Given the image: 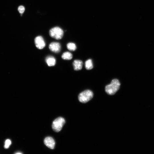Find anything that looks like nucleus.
<instances>
[{
  "mask_svg": "<svg viewBox=\"0 0 154 154\" xmlns=\"http://www.w3.org/2000/svg\"><path fill=\"white\" fill-rule=\"evenodd\" d=\"M49 48L52 52L57 53L59 52L60 51L61 45L59 42H53L50 44Z\"/></svg>",
  "mask_w": 154,
  "mask_h": 154,
  "instance_id": "nucleus-6",
  "label": "nucleus"
},
{
  "mask_svg": "<svg viewBox=\"0 0 154 154\" xmlns=\"http://www.w3.org/2000/svg\"><path fill=\"white\" fill-rule=\"evenodd\" d=\"M61 57L63 59L70 60L72 58V55L71 53L68 52H66L62 54Z\"/></svg>",
  "mask_w": 154,
  "mask_h": 154,
  "instance_id": "nucleus-10",
  "label": "nucleus"
},
{
  "mask_svg": "<svg viewBox=\"0 0 154 154\" xmlns=\"http://www.w3.org/2000/svg\"><path fill=\"white\" fill-rule=\"evenodd\" d=\"M49 33L51 37L57 40L61 39L64 34L62 30L58 27L52 28L50 30Z\"/></svg>",
  "mask_w": 154,
  "mask_h": 154,
  "instance_id": "nucleus-4",
  "label": "nucleus"
},
{
  "mask_svg": "<svg viewBox=\"0 0 154 154\" xmlns=\"http://www.w3.org/2000/svg\"><path fill=\"white\" fill-rule=\"evenodd\" d=\"M120 85V83L118 80L114 79L110 84L106 86L105 91L109 95H114L119 89Z\"/></svg>",
  "mask_w": 154,
  "mask_h": 154,
  "instance_id": "nucleus-1",
  "label": "nucleus"
},
{
  "mask_svg": "<svg viewBox=\"0 0 154 154\" xmlns=\"http://www.w3.org/2000/svg\"><path fill=\"white\" fill-rule=\"evenodd\" d=\"M45 145L49 148L53 149L54 147L55 142L52 138L50 137H46L44 140Z\"/></svg>",
  "mask_w": 154,
  "mask_h": 154,
  "instance_id": "nucleus-7",
  "label": "nucleus"
},
{
  "mask_svg": "<svg viewBox=\"0 0 154 154\" xmlns=\"http://www.w3.org/2000/svg\"><path fill=\"white\" fill-rule=\"evenodd\" d=\"M67 47L69 50L72 51L75 50L76 48V44L72 42H70L67 44Z\"/></svg>",
  "mask_w": 154,
  "mask_h": 154,
  "instance_id": "nucleus-12",
  "label": "nucleus"
},
{
  "mask_svg": "<svg viewBox=\"0 0 154 154\" xmlns=\"http://www.w3.org/2000/svg\"><path fill=\"white\" fill-rule=\"evenodd\" d=\"M45 60L46 63L49 66H53L55 64L56 60L53 56H48L46 58Z\"/></svg>",
  "mask_w": 154,
  "mask_h": 154,
  "instance_id": "nucleus-9",
  "label": "nucleus"
},
{
  "mask_svg": "<svg viewBox=\"0 0 154 154\" xmlns=\"http://www.w3.org/2000/svg\"><path fill=\"white\" fill-rule=\"evenodd\" d=\"M83 64L82 62L80 60H75L73 63L74 68L75 70H81L82 68Z\"/></svg>",
  "mask_w": 154,
  "mask_h": 154,
  "instance_id": "nucleus-8",
  "label": "nucleus"
},
{
  "mask_svg": "<svg viewBox=\"0 0 154 154\" xmlns=\"http://www.w3.org/2000/svg\"><path fill=\"white\" fill-rule=\"evenodd\" d=\"M93 96V93L91 91L86 90L79 94L78 96V100L80 102L85 103L91 99Z\"/></svg>",
  "mask_w": 154,
  "mask_h": 154,
  "instance_id": "nucleus-2",
  "label": "nucleus"
},
{
  "mask_svg": "<svg viewBox=\"0 0 154 154\" xmlns=\"http://www.w3.org/2000/svg\"><path fill=\"white\" fill-rule=\"evenodd\" d=\"M65 122L64 119L59 117L55 119L53 122L52 127L54 131L56 132L60 131Z\"/></svg>",
  "mask_w": 154,
  "mask_h": 154,
  "instance_id": "nucleus-3",
  "label": "nucleus"
},
{
  "mask_svg": "<svg viewBox=\"0 0 154 154\" xmlns=\"http://www.w3.org/2000/svg\"><path fill=\"white\" fill-rule=\"evenodd\" d=\"M11 143V141L10 139H7L5 141L4 148L5 149L9 148Z\"/></svg>",
  "mask_w": 154,
  "mask_h": 154,
  "instance_id": "nucleus-13",
  "label": "nucleus"
},
{
  "mask_svg": "<svg viewBox=\"0 0 154 154\" xmlns=\"http://www.w3.org/2000/svg\"><path fill=\"white\" fill-rule=\"evenodd\" d=\"M85 68L87 70H90L93 68L92 60L91 59L87 60L85 62Z\"/></svg>",
  "mask_w": 154,
  "mask_h": 154,
  "instance_id": "nucleus-11",
  "label": "nucleus"
},
{
  "mask_svg": "<svg viewBox=\"0 0 154 154\" xmlns=\"http://www.w3.org/2000/svg\"><path fill=\"white\" fill-rule=\"evenodd\" d=\"M16 154H22V153H20V152H19V153H15Z\"/></svg>",
  "mask_w": 154,
  "mask_h": 154,
  "instance_id": "nucleus-15",
  "label": "nucleus"
},
{
  "mask_svg": "<svg viewBox=\"0 0 154 154\" xmlns=\"http://www.w3.org/2000/svg\"><path fill=\"white\" fill-rule=\"evenodd\" d=\"M35 43L36 47L40 49L43 48L45 46V41L41 36H38L35 38Z\"/></svg>",
  "mask_w": 154,
  "mask_h": 154,
  "instance_id": "nucleus-5",
  "label": "nucleus"
},
{
  "mask_svg": "<svg viewBox=\"0 0 154 154\" xmlns=\"http://www.w3.org/2000/svg\"><path fill=\"white\" fill-rule=\"evenodd\" d=\"M18 10L20 13H23L25 11V8L23 6H20L18 7Z\"/></svg>",
  "mask_w": 154,
  "mask_h": 154,
  "instance_id": "nucleus-14",
  "label": "nucleus"
}]
</instances>
